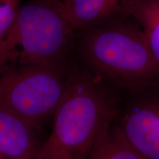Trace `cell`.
I'll return each instance as SVG.
<instances>
[{
  "instance_id": "277c9868",
  "label": "cell",
  "mask_w": 159,
  "mask_h": 159,
  "mask_svg": "<svg viewBox=\"0 0 159 159\" xmlns=\"http://www.w3.org/2000/svg\"><path fill=\"white\" fill-rule=\"evenodd\" d=\"M63 63L30 64L0 75V108L37 130L54 115L66 83Z\"/></svg>"
},
{
  "instance_id": "3957f363",
  "label": "cell",
  "mask_w": 159,
  "mask_h": 159,
  "mask_svg": "<svg viewBox=\"0 0 159 159\" xmlns=\"http://www.w3.org/2000/svg\"><path fill=\"white\" fill-rule=\"evenodd\" d=\"M74 32L61 0H29L0 40V66L16 57L24 66L62 63Z\"/></svg>"
},
{
  "instance_id": "30bf717a",
  "label": "cell",
  "mask_w": 159,
  "mask_h": 159,
  "mask_svg": "<svg viewBox=\"0 0 159 159\" xmlns=\"http://www.w3.org/2000/svg\"><path fill=\"white\" fill-rule=\"evenodd\" d=\"M21 7V0H0V40L11 30Z\"/></svg>"
},
{
  "instance_id": "8992f818",
  "label": "cell",
  "mask_w": 159,
  "mask_h": 159,
  "mask_svg": "<svg viewBox=\"0 0 159 159\" xmlns=\"http://www.w3.org/2000/svg\"><path fill=\"white\" fill-rule=\"evenodd\" d=\"M36 129L0 108V159H35L42 144Z\"/></svg>"
},
{
  "instance_id": "5b68a950",
  "label": "cell",
  "mask_w": 159,
  "mask_h": 159,
  "mask_svg": "<svg viewBox=\"0 0 159 159\" xmlns=\"http://www.w3.org/2000/svg\"><path fill=\"white\" fill-rule=\"evenodd\" d=\"M122 91L119 128L144 159H159V79Z\"/></svg>"
},
{
  "instance_id": "ba28073f",
  "label": "cell",
  "mask_w": 159,
  "mask_h": 159,
  "mask_svg": "<svg viewBox=\"0 0 159 159\" xmlns=\"http://www.w3.org/2000/svg\"><path fill=\"white\" fill-rule=\"evenodd\" d=\"M121 11L140 25L159 64V0H123Z\"/></svg>"
},
{
  "instance_id": "7a4b0ae2",
  "label": "cell",
  "mask_w": 159,
  "mask_h": 159,
  "mask_svg": "<svg viewBox=\"0 0 159 159\" xmlns=\"http://www.w3.org/2000/svg\"><path fill=\"white\" fill-rule=\"evenodd\" d=\"M82 57L94 76L119 91L159 79V64L142 27L120 14L85 31Z\"/></svg>"
},
{
  "instance_id": "9c48e42d",
  "label": "cell",
  "mask_w": 159,
  "mask_h": 159,
  "mask_svg": "<svg viewBox=\"0 0 159 159\" xmlns=\"http://www.w3.org/2000/svg\"><path fill=\"white\" fill-rule=\"evenodd\" d=\"M88 159H144L130 144L116 119L97 143Z\"/></svg>"
},
{
  "instance_id": "6da1fadb",
  "label": "cell",
  "mask_w": 159,
  "mask_h": 159,
  "mask_svg": "<svg viewBox=\"0 0 159 159\" xmlns=\"http://www.w3.org/2000/svg\"><path fill=\"white\" fill-rule=\"evenodd\" d=\"M121 92L89 70L68 71L50 136L35 159H88L116 119Z\"/></svg>"
},
{
  "instance_id": "52a82bcc",
  "label": "cell",
  "mask_w": 159,
  "mask_h": 159,
  "mask_svg": "<svg viewBox=\"0 0 159 159\" xmlns=\"http://www.w3.org/2000/svg\"><path fill=\"white\" fill-rule=\"evenodd\" d=\"M123 0H61L63 12L74 30L87 31L122 14Z\"/></svg>"
}]
</instances>
